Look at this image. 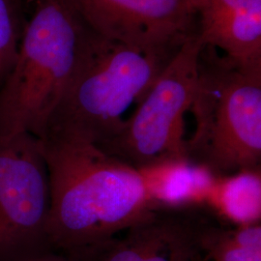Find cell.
Instances as JSON below:
<instances>
[{
    "label": "cell",
    "instance_id": "52a82bcc",
    "mask_svg": "<svg viewBox=\"0 0 261 261\" xmlns=\"http://www.w3.org/2000/svg\"><path fill=\"white\" fill-rule=\"evenodd\" d=\"M99 36L147 51L178 50L197 33L195 0H71Z\"/></svg>",
    "mask_w": 261,
    "mask_h": 261
},
{
    "label": "cell",
    "instance_id": "ba28073f",
    "mask_svg": "<svg viewBox=\"0 0 261 261\" xmlns=\"http://www.w3.org/2000/svg\"><path fill=\"white\" fill-rule=\"evenodd\" d=\"M196 208H156L123 237L61 252L69 261H194L204 217Z\"/></svg>",
    "mask_w": 261,
    "mask_h": 261
},
{
    "label": "cell",
    "instance_id": "8fae6325",
    "mask_svg": "<svg viewBox=\"0 0 261 261\" xmlns=\"http://www.w3.org/2000/svg\"><path fill=\"white\" fill-rule=\"evenodd\" d=\"M206 205L236 226L260 223V168L218 176Z\"/></svg>",
    "mask_w": 261,
    "mask_h": 261
},
{
    "label": "cell",
    "instance_id": "7c38bea8",
    "mask_svg": "<svg viewBox=\"0 0 261 261\" xmlns=\"http://www.w3.org/2000/svg\"><path fill=\"white\" fill-rule=\"evenodd\" d=\"M198 245L204 260L261 261V252L245 249L234 242L230 228L205 219L201 224Z\"/></svg>",
    "mask_w": 261,
    "mask_h": 261
},
{
    "label": "cell",
    "instance_id": "8992f818",
    "mask_svg": "<svg viewBox=\"0 0 261 261\" xmlns=\"http://www.w3.org/2000/svg\"><path fill=\"white\" fill-rule=\"evenodd\" d=\"M49 211L41 140L29 133L0 137V261H31L56 252Z\"/></svg>",
    "mask_w": 261,
    "mask_h": 261
},
{
    "label": "cell",
    "instance_id": "4fadbf2b",
    "mask_svg": "<svg viewBox=\"0 0 261 261\" xmlns=\"http://www.w3.org/2000/svg\"><path fill=\"white\" fill-rule=\"evenodd\" d=\"M24 4L0 0V85L14 65L27 22Z\"/></svg>",
    "mask_w": 261,
    "mask_h": 261
},
{
    "label": "cell",
    "instance_id": "30bf717a",
    "mask_svg": "<svg viewBox=\"0 0 261 261\" xmlns=\"http://www.w3.org/2000/svg\"><path fill=\"white\" fill-rule=\"evenodd\" d=\"M157 208L187 209L206 205L218 176L187 158L171 159L138 169Z\"/></svg>",
    "mask_w": 261,
    "mask_h": 261
},
{
    "label": "cell",
    "instance_id": "277c9868",
    "mask_svg": "<svg viewBox=\"0 0 261 261\" xmlns=\"http://www.w3.org/2000/svg\"><path fill=\"white\" fill-rule=\"evenodd\" d=\"M196 129L186 158L216 176L260 168L261 69L237 64L204 46L190 109Z\"/></svg>",
    "mask_w": 261,
    "mask_h": 261
},
{
    "label": "cell",
    "instance_id": "3957f363",
    "mask_svg": "<svg viewBox=\"0 0 261 261\" xmlns=\"http://www.w3.org/2000/svg\"><path fill=\"white\" fill-rule=\"evenodd\" d=\"M178 50L147 51L94 32L84 61L41 139L95 146L112 140L123 129L126 112L142 101Z\"/></svg>",
    "mask_w": 261,
    "mask_h": 261
},
{
    "label": "cell",
    "instance_id": "5bb4252c",
    "mask_svg": "<svg viewBox=\"0 0 261 261\" xmlns=\"http://www.w3.org/2000/svg\"><path fill=\"white\" fill-rule=\"evenodd\" d=\"M31 261H69V259L62 253L55 252V253H51V254H48L46 256H43V257H40V258Z\"/></svg>",
    "mask_w": 261,
    "mask_h": 261
},
{
    "label": "cell",
    "instance_id": "2e32d148",
    "mask_svg": "<svg viewBox=\"0 0 261 261\" xmlns=\"http://www.w3.org/2000/svg\"><path fill=\"white\" fill-rule=\"evenodd\" d=\"M19 3H21V4H24L25 5V0H18Z\"/></svg>",
    "mask_w": 261,
    "mask_h": 261
},
{
    "label": "cell",
    "instance_id": "9a60e30c",
    "mask_svg": "<svg viewBox=\"0 0 261 261\" xmlns=\"http://www.w3.org/2000/svg\"><path fill=\"white\" fill-rule=\"evenodd\" d=\"M194 261H205L204 260V258H203V256L201 255V253H199V254H197L196 255V258L194 259Z\"/></svg>",
    "mask_w": 261,
    "mask_h": 261
},
{
    "label": "cell",
    "instance_id": "9c48e42d",
    "mask_svg": "<svg viewBox=\"0 0 261 261\" xmlns=\"http://www.w3.org/2000/svg\"><path fill=\"white\" fill-rule=\"evenodd\" d=\"M203 46L237 64L261 69V0H195Z\"/></svg>",
    "mask_w": 261,
    "mask_h": 261
},
{
    "label": "cell",
    "instance_id": "5b68a950",
    "mask_svg": "<svg viewBox=\"0 0 261 261\" xmlns=\"http://www.w3.org/2000/svg\"><path fill=\"white\" fill-rule=\"evenodd\" d=\"M203 47L197 33L189 38L119 134L97 147L136 169L186 158L184 118L194 101Z\"/></svg>",
    "mask_w": 261,
    "mask_h": 261
},
{
    "label": "cell",
    "instance_id": "7a4b0ae2",
    "mask_svg": "<svg viewBox=\"0 0 261 261\" xmlns=\"http://www.w3.org/2000/svg\"><path fill=\"white\" fill-rule=\"evenodd\" d=\"M32 1L14 65L0 85V137H43L93 39L71 0Z\"/></svg>",
    "mask_w": 261,
    "mask_h": 261
},
{
    "label": "cell",
    "instance_id": "6da1fadb",
    "mask_svg": "<svg viewBox=\"0 0 261 261\" xmlns=\"http://www.w3.org/2000/svg\"><path fill=\"white\" fill-rule=\"evenodd\" d=\"M39 140L48 169V228L56 252L111 238L157 208L138 169L93 144Z\"/></svg>",
    "mask_w": 261,
    "mask_h": 261
}]
</instances>
